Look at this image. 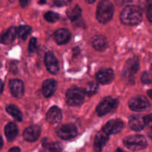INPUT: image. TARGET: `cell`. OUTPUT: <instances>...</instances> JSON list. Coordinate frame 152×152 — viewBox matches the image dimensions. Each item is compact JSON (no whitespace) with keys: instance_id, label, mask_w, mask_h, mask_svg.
<instances>
[{"instance_id":"8","label":"cell","mask_w":152,"mask_h":152,"mask_svg":"<svg viewBox=\"0 0 152 152\" xmlns=\"http://www.w3.org/2000/svg\"><path fill=\"white\" fill-rule=\"evenodd\" d=\"M140 69L139 59L137 57L130 58L127 60L124 66L123 74L126 78L131 79L134 77V74H136Z\"/></svg>"},{"instance_id":"1","label":"cell","mask_w":152,"mask_h":152,"mask_svg":"<svg viewBox=\"0 0 152 152\" xmlns=\"http://www.w3.org/2000/svg\"><path fill=\"white\" fill-rule=\"evenodd\" d=\"M120 19L125 25H138L142 19V10L136 5L126 6L120 14Z\"/></svg>"},{"instance_id":"24","label":"cell","mask_w":152,"mask_h":152,"mask_svg":"<svg viewBox=\"0 0 152 152\" xmlns=\"http://www.w3.org/2000/svg\"><path fill=\"white\" fill-rule=\"evenodd\" d=\"M82 10L79 5H75L67 10V15L71 21H75L80 17Z\"/></svg>"},{"instance_id":"31","label":"cell","mask_w":152,"mask_h":152,"mask_svg":"<svg viewBox=\"0 0 152 152\" xmlns=\"http://www.w3.org/2000/svg\"><path fill=\"white\" fill-rule=\"evenodd\" d=\"M147 17L148 20L152 23V1L148 5V9H147Z\"/></svg>"},{"instance_id":"25","label":"cell","mask_w":152,"mask_h":152,"mask_svg":"<svg viewBox=\"0 0 152 152\" xmlns=\"http://www.w3.org/2000/svg\"><path fill=\"white\" fill-rule=\"evenodd\" d=\"M31 28L30 26H28V25H21L17 29L18 36L22 40L26 39L27 37L31 33Z\"/></svg>"},{"instance_id":"33","label":"cell","mask_w":152,"mask_h":152,"mask_svg":"<svg viewBox=\"0 0 152 152\" xmlns=\"http://www.w3.org/2000/svg\"><path fill=\"white\" fill-rule=\"evenodd\" d=\"M9 152H20V148L19 147H13L10 148Z\"/></svg>"},{"instance_id":"35","label":"cell","mask_w":152,"mask_h":152,"mask_svg":"<svg viewBox=\"0 0 152 152\" xmlns=\"http://www.w3.org/2000/svg\"><path fill=\"white\" fill-rule=\"evenodd\" d=\"M147 94H148V96H149L151 99H152V89H150V90H148V91H147Z\"/></svg>"},{"instance_id":"26","label":"cell","mask_w":152,"mask_h":152,"mask_svg":"<svg viewBox=\"0 0 152 152\" xmlns=\"http://www.w3.org/2000/svg\"><path fill=\"white\" fill-rule=\"evenodd\" d=\"M98 84L95 82H90L87 84L86 88L84 89L85 92L87 95L88 96H92V95L94 94L95 93H96L98 90Z\"/></svg>"},{"instance_id":"22","label":"cell","mask_w":152,"mask_h":152,"mask_svg":"<svg viewBox=\"0 0 152 152\" xmlns=\"http://www.w3.org/2000/svg\"><path fill=\"white\" fill-rule=\"evenodd\" d=\"M42 145L46 150L50 152H61L62 151V144L58 142H50L47 139L43 140Z\"/></svg>"},{"instance_id":"32","label":"cell","mask_w":152,"mask_h":152,"mask_svg":"<svg viewBox=\"0 0 152 152\" xmlns=\"http://www.w3.org/2000/svg\"><path fill=\"white\" fill-rule=\"evenodd\" d=\"M66 4H68V2L65 1H56L53 3V4L56 6V7H62V6H64Z\"/></svg>"},{"instance_id":"19","label":"cell","mask_w":152,"mask_h":152,"mask_svg":"<svg viewBox=\"0 0 152 152\" xmlns=\"http://www.w3.org/2000/svg\"><path fill=\"white\" fill-rule=\"evenodd\" d=\"M16 34H18L17 28L15 27H10L1 35V42L3 44H10V43L13 42L16 39Z\"/></svg>"},{"instance_id":"36","label":"cell","mask_w":152,"mask_h":152,"mask_svg":"<svg viewBox=\"0 0 152 152\" xmlns=\"http://www.w3.org/2000/svg\"><path fill=\"white\" fill-rule=\"evenodd\" d=\"M116 152H127V151H125L124 150H123V149H122V148H118L117 149V151H116Z\"/></svg>"},{"instance_id":"30","label":"cell","mask_w":152,"mask_h":152,"mask_svg":"<svg viewBox=\"0 0 152 152\" xmlns=\"http://www.w3.org/2000/svg\"><path fill=\"white\" fill-rule=\"evenodd\" d=\"M145 124L152 129V114H148L143 117Z\"/></svg>"},{"instance_id":"27","label":"cell","mask_w":152,"mask_h":152,"mask_svg":"<svg viewBox=\"0 0 152 152\" xmlns=\"http://www.w3.org/2000/svg\"><path fill=\"white\" fill-rule=\"evenodd\" d=\"M45 19L49 22H56L59 19V15L53 11H48L45 14Z\"/></svg>"},{"instance_id":"17","label":"cell","mask_w":152,"mask_h":152,"mask_svg":"<svg viewBox=\"0 0 152 152\" xmlns=\"http://www.w3.org/2000/svg\"><path fill=\"white\" fill-rule=\"evenodd\" d=\"M57 87V82L53 79H48L43 83L42 92L46 97H50L56 91Z\"/></svg>"},{"instance_id":"10","label":"cell","mask_w":152,"mask_h":152,"mask_svg":"<svg viewBox=\"0 0 152 152\" xmlns=\"http://www.w3.org/2000/svg\"><path fill=\"white\" fill-rule=\"evenodd\" d=\"M45 62L47 69L53 74H57L59 70V62L57 59L52 52H48L45 56Z\"/></svg>"},{"instance_id":"23","label":"cell","mask_w":152,"mask_h":152,"mask_svg":"<svg viewBox=\"0 0 152 152\" xmlns=\"http://www.w3.org/2000/svg\"><path fill=\"white\" fill-rule=\"evenodd\" d=\"M6 111L10 115H11L13 118L17 121H22V114L19 108L15 105H9L6 107Z\"/></svg>"},{"instance_id":"6","label":"cell","mask_w":152,"mask_h":152,"mask_svg":"<svg viewBox=\"0 0 152 152\" xmlns=\"http://www.w3.org/2000/svg\"><path fill=\"white\" fill-rule=\"evenodd\" d=\"M56 134L62 140H68L73 139L77 134V129L75 125L72 123H68L66 125H62L56 129Z\"/></svg>"},{"instance_id":"5","label":"cell","mask_w":152,"mask_h":152,"mask_svg":"<svg viewBox=\"0 0 152 152\" xmlns=\"http://www.w3.org/2000/svg\"><path fill=\"white\" fill-rule=\"evenodd\" d=\"M118 105V100L114 99V98L108 96V97L105 98L98 105L96 108V113L98 116L102 117L105 114H108L111 111L117 108Z\"/></svg>"},{"instance_id":"29","label":"cell","mask_w":152,"mask_h":152,"mask_svg":"<svg viewBox=\"0 0 152 152\" xmlns=\"http://www.w3.org/2000/svg\"><path fill=\"white\" fill-rule=\"evenodd\" d=\"M37 48V39L36 38H32L30 40L29 45H28V50L30 53H34Z\"/></svg>"},{"instance_id":"9","label":"cell","mask_w":152,"mask_h":152,"mask_svg":"<svg viewBox=\"0 0 152 152\" xmlns=\"http://www.w3.org/2000/svg\"><path fill=\"white\" fill-rule=\"evenodd\" d=\"M124 128V123L120 119L111 120L103 126L102 131L107 134H116L121 132Z\"/></svg>"},{"instance_id":"3","label":"cell","mask_w":152,"mask_h":152,"mask_svg":"<svg viewBox=\"0 0 152 152\" xmlns=\"http://www.w3.org/2000/svg\"><path fill=\"white\" fill-rule=\"evenodd\" d=\"M86 94L81 88L71 87L66 92V102L71 106H79L84 102Z\"/></svg>"},{"instance_id":"4","label":"cell","mask_w":152,"mask_h":152,"mask_svg":"<svg viewBox=\"0 0 152 152\" xmlns=\"http://www.w3.org/2000/svg\"><path fill=\"white\" fill-rule=\"evenodd\" d=\"M123 143L132 151H140L147 146L146 139L142 135H132L123 140Z\"/></svg>"},{"instance_id":"16","label":"cell","mask_w":152,"mask_h":152,"mask_svg":"<svg viewBox=\"0 0 152 152\" xmlns=\"http://www.w3.org/2000/svg\"><path fill=\"white\" fill-rule=\"evenodd\" d=\"M46 119L51 124H57L62 120V111L57 106H52L47 112Z\"/></svg>"},{"instance_id":"12","label":"cell","mask_w":152,"mask_h":152,"mask_svg":"<svg viewBox=\"0 0 152 152\" xmlns=\"http://www.w3.org/2000/svg\"><path fill=\"white\" fill-rule=\"evenodd\" d=\"M9 88L12 95L15 97H22L25 93V88L24 84L20 80L13 79L9 82Z\"/></svg>"},{"instance_id":"11","label":"cell","mask_w":152,"mask_h":152,"mask_svg":"<svg viewBox=\"0 0 152 152\" xmlns=\"http://www.w3.org/2000/svg\"><path fill=\"white\" fill-rule=\"evenodd\" d=\"M41 133V129L39 126H31L27 128L23 132V138L28 142H35L39 139Z\"/></svg>"},{"instance_id":"28","label":"cell","mask_w":152,"mask_h":152,"mask_svg":"<svg viewBox=\"0 0 152 152\" xmlns=\"http://www.w3.org/2000/svg\"><path fill=\"white\" fill-rule=\"evenodd\" d=\"M141 81L145 84H150L152 83V74L148 71H145L141 76Z\"/></svg>"},{"instance_id":"7","label":"cell","mask_w":152,"mask_h":152,"mask_svg":"<svg viewBox=\"0 0 152 152\" xmlns=\"http://www.w3.org/2000/svg\"><path fill=\"white\" fill-rule=\"evenodd\" d=\"M129 108L134 111H142L149 108L150 103L146 97L138 95L132 97L129 102Z\"/></svg>"},{"instance_id":"13","label":"cell","mask_w":152,"mask_h":152,"mask_svg":"<svg viewBox=\"0 0 152 152\" xmlns=\"http://www.w3.org/2000/svg\"><path fill=\"white\" fill-rule=\"evenodd\" d=\"M96 80L99 83L101 84H109L113 81L114 77V71L111 68L108 69H103L99 71L96 74Z\"/></svg>"},{"instance_id":"2","label":"cell","mask_w":152,"mask_h":152,"mask_svg":"<svg viewBox=\"0 0 152 152\" xmlns=\"http://www.w3.org/2000/svg\"><path fill=\"white\" fill-rule=\"evenodd\" d=\"M114 11V6L111 1L103 0L99 1L96 10V19L101 23H107L113 17Z\"/></svg>"},{"instance_id":"14","label":"cell","mask_w":152,"mask_h":152,"mask_svg":"<svg viewBox=\"0 0 152 152\" xmlns=\"http://www.w3.org/2000/svg\"><path fill=\"white\" fill-rule=\"evenodd\" d=\"M71 34L68 29L60 28L56 30L53 34V39L59 45H65L71 39Z\"/></svg>"},{"instance_id":"21","label":"cell","mask_w":152,"mask_h":152,"mask_svg":"<svg viewBox=\"0 0 152 152\" xmlns=\"http://www.w3.org/2000/svg\"><path fill=\"white\" fill-rule=\"evenodd\" d=\"M18 132H19V130H18L17 126L13 123H9L4 129V134L8 141L13 140L17 136Z\"/></svg>"},{"instance_id":"38","label":"cell","mask_w":152,"mask_h":152,"mask_svg":"<svg viewBox=\"0 0 152 152\" xmlns=\"http://www.w3.org/2000/svg\"><path fill=\"white\" fill-rule=\"evenodd\" d=\"M3 86H4V83H3V82H1V92L3 91Z\"/></svg>"},{"instance_id":"34","label":"cell","mask_w":152,"mask_h":152,"mask_svg":"<svg viewBox=\"0 0 152 152\" xmlns=\"http://www.w3.org/2000/svg\"><path fill=\"white\" fill-rule=\"evenodd\" d=\"M28 3H29V1H20V4L22 7H26V5L28 4Z\"/></svg>"},{"instance_id":"18","label":"cell","mask_w":152,"mask_h":152,"mask_svg":"<svg viewBox=\"0 0 152 152\" xmlns=\"http://www.w3.org/2000/svg\"><path fill=\"white\" fill-rule=\"evenodd\" d=\"M129 126L131 129H133L134 131L136 132H140L144 129L145 126V122H144V119L142 117H140V116H132L129 117Z\"/></svg>"},{"instance_id":"37","label":"cell","mask_w":152,"mask_h":152,"mask_svg":"<svg viewBox=\"0 0 152 152\" xmlns=\"http://www.w3.org/2000/svg\"><path fill=\"white\" fill-rule=\"evenodd\" d=\"M46 1H39V4H45V3Z\"/></svg>"},{"instance_id":"20","label":"cell","mask_w":152,"mask_h":152,"mask_svg":"<svg viewBox=\"0 0 152 152\" xmlns=\"http://www.w3.org/2000/svg\"><path fill=\"white\" fill-rule=\"evenodd\" d=\"M92 45L96 50L101 51V50H104L107 48L108 41L104 36H96L92 39Z\"/></svg>"},{"instance_id":"39","label":"cell","mask_w":152,"mask_h":152,"mask_svg":"<svg viewBox=\"0 0 152 152\" xmlns=\"http://www.w3.org/2000/svg\"><path fill=\"white\" fill-rule=\"evenodd\" d=\"M151 70H152V64H151Z\"/></svg>"},{"instance_id":"15","label":"cell","mask_w":152,"mask_h":152,"mask_svg":"<svg viewBox=\"0 0 152 152\" xmlns=\"http://www.w3.org/2000/svg\"><path fill=\"white\" fill-rule=\"evenodd\" d=\"M109 135L107 134L103 131H100L97 133V134L95 137L94 140V148L95 152H102V148L105 145L107 142L108 141V137Z\"/></svg>"}]
</instances>
